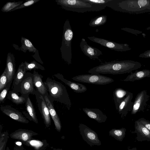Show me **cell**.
I'll return each instance as SVG.
<instances>
[{
    "label": "cell",
    "instance_id": "35",
    "mask_svg": "<svg viewBox=\"0 0 150 150\" xmlns=\"http://www.w3.org/2000/svg\"><path fill=\"white\" fill-rule=\"evenodd\" d=\"M13 81L7 83L6 86L1 92L0 93V103L3 102L9 91L11 84Z\"/></svg>",
    "mask_w": 150,
    "mask_h": 150
},
{
    "label": "cell",
    "instance_id": "1",
    "mask_svg": "<svg viewBox=\"0 0 150 150\" xmlns=\"http://www.w3.org/2000/svg\"><path fill=\"white\" fill-rule=\"evenodd\" d=\"M142 64L131 60L115 61L106 62L94 67L87 72L91 74H120L129 73L141 68Z\"/></svg>",
    "mask_w": 150,
    "mask_h": 150
},
{
    "label": "cell",
    "instance_id": "15",
    "mask_svg": "<svg viewBox=\"0 0 150 150\" xmlns=\"http://www.w3.org/2000/svg\"><path fill=\"white\" fill-rule=\"evenodd\" d=\"M38 134V133L31 130L19 129L11 133L10 136L12 139L19 140L23 142L32 139L33 136Z\"/></svg>",
    "mask_w": 150,
    "mask_h": 150
},
{
    "label": "cell",
    "instance_id": "4",
    "mask_svg": "<svg viewBox=\"0 0 150 150\" xmlns=\"http://www.w3.org/2000/svg\"><path fill=\"white\" fill-rule=\"evenodd\" d=\"M74 33L69 20L65 21L63 26L62 39L60 48L62 59L68 64L71 63V42Z\"/></svg>",
    "mask_w": 150,
    "mask_h": 150
},
{
    "label": "cell",
    "instance_id": "12",
    "mask_svg": "<svg viewBox=\"0 0 150 150\" xmlns=\"http://www.w3.org/2000/svg\"><path fill=\"white\" fill-rule=\"evenodd\" d=\"M0 109L4 114L18 122L25 124L29 122V121L21 112L11 106H1Z\"/></svg>",
    "mask_w": 150,
    "mask_h": 150
},
{
    "label": "cell",
    "instance_id": "19",
    "mask_svg": "<svg viewBox=\"0 0 150 150\" xmlns=\"http://www.w3.org/2000/svg\"><path fill=\"white\" fill-rule=\"evenodd\" d=\"M54 76L69 86L75 92L78 93H82L86 91L87 90L86 87L85 85L81 83L68 80L64 78L62 74L57 73L54 74Z\"/></svg>",
    "mask_w": 150,
    "mask_h": 150
},
{
    "label": "cell",
    "instance_id": "9",
    "mask_svg": "<svg viewBox=\"0 0 150 150\" xmlns=\"http://www.w3.org/2000/svg\"><path fill=\"white\" fill-rule=\"evenodd\" d=\"M40 112L43 118L44 123L47 127L51 125L50 115L49 108L43 96L36 91L35 95Z\"/></svg>",
    "mask_w": 150,
    "mask_h": 150
},
{
    "label": "cell",
    "instance_id": "26",
    "mask_svg": "<svg viewBox=\"0 0 150 150\" xmlns=\"http://www.w3.org/2000/svg\"><path fill=\"white\" fill-rule=\"evenodd\" d=\"M90 3L91 5L90 12L98 11L104 9L107 7L111 0H83Z\"/></svg>",
    "mask_w": 150,
    "mask_h": 150
},
{
    "label": "cell",
    "instance_id": "11",
    "mask_svg": "<svg viewBox=\"0 0 150 150\" xmlns=\"http://www.w3.org/2000/svg\"><path fill=\"white\" fill-rule=\"evenodd\" d=\"M36 90L34 88L33 73L26 72L21 82L20 92L21 95L29 96L35 95Z\"/></svg>",
    "mask_w": 150,
    "mask_h": 150
},
{
    "label": "cell",
    "instance_id": "36",
    "mask_svg": "<svg viewBox=\"0 0 150 150\" xmlns=\"http://www.w3.org/2000/svg\"><path fill=\"white\" fill-rule=\"evenodd\" d=\"M7 83L6 69L5 68L0 78V91H1L6 86Z\"/></svg>",
    "mask_w": 150,
    "mask_h": 150
},
{
    "label": "cell",
    "instance_id": "31",
    "mask_svg": "<svg viewBox=\"0 0 150 150\" xmlns=\"http://www.w3.org/2000/svg\"><path fill=\"white\" fill-rule=\"evenodd\" d=\"M107 16L102 15L92 18L90 22L89 25L91 27L98 26L104 24L107 21Z\"/></svg>",
    "mask_w": 150,
    "mask_h": 150
},
{
    "label": "cell",
    "instance_id": "32",
    "mask_svg": "<svg viewBox=\"0 0 150 150\" xmlns=\"http://www.w3.org/2000/svg\"><path fill=\"white\" fill-rule=\"evenodd\" d=\"M24 63L26 71H31L32 69H39L42 70H45V69L43 66L34 60L30 62L25 61Z\"/></svg>",
    "mask_w": 150,
    "mask_h": 150
},
{
    "label": "cell",
    "instance_id": "18",
    "mask_svg": "<svg viewBox=\"0 0 150 150\" xmlns=\"http://www.w3.org/2000/svg\"><path fill=\"white\" fill-rule=\"evenodd\" d=\"M43 96L49 108L50 115L54 122L55 129L58 132H60L62 128L61 121L54 107V105L50 100L48 92Z\"/></svg>",
    "mask_w": 150,
    "mask_h": 150
},
{
    "label": "cell",
    "instance_id": "41",
    "mask_svg": "<svg viewBox=\"0 0 150 150\" xmlns=\"http://www.w3.org/2000/svg\"><path fill=\"white\" fill-rule=\"evenodd\" d=\"M15 145L14 148L13 150H25L24 147L22 145Z\"/></svg>",
    "mask_w": 150,
    "mask_h": 150
},
{
    "label": "cell",
    "instance_id": "28",
    "mask_svg": "<svg viewBox=\"0 0 150 150\" xmlns=\"http://www.w3.org/2000/svg\"><path fill=\"white\" fill-rule=\"evenodd\" d=\"M19 93L13 90L9 91L7 95V98L16 105L21 104L25 103L29 96L21 95L19 96Z\"/></svg>",
    "mask_w": 150,
    "mask_h": 150
},
{
    "label": "cell",
    "instance_id": "23",
    "mask_svg": "<svg viewBox=\"0 0 150 150\" xmlns=\"http://www.w3.org/2000/svg\"><path fill=\"white\" fill-rule=\"evenodd\" d=\"M150 77V70L144 69L136 70L134 72L130 73L126 78L123 80L124 81H134L139 80L146 77Z\"/></svg>",
    "mask_w": 150,
    "mask_h": 150
},
{
    "label": "cell",
    "instance_id": "20",
    "mask_svg": "<svg viewBox=\"0 0 150 150\" xmlns=\"http://www.w3.org/2000/svg\"><path fill=\"white\" fill-rule=\"evenodd\" d=\"M5 68L7 77V83H8L13 81L16 73L14 56L11 52H9L7 54Z\"/></svg>",
    "mask_w": 150,
    "mask_h": 150
},
{
    "label": "cell",
    "instance_id": "2",
    "mask_svg": "<svg viewBox=\"0 0 150 150\" xmlns=\"http://www.w3.org/2000/svg\"><path fill=\"white\" fill-rule=\"evenodd\" d=\"M107 7L117 11L139 14L150 12V0H111Z\"/></svg>",
    "mask_w": 150,
    "mask_h": 150
},
{
    "label": "cell",
    "instance_id": "21",
    "mask_svg": "<svg viewBox=\"0 0 150 150\" xmlns=\"http://www.w3.org/2000/svg\"><path fill=\"white\" fill-rule=\"evenodd\" d=\"M85 113L90 118L94 119L99 123L105 122L107 117L99 109L97 108H83Z\"/></svg>",
    "mask_w": 150,
    "mask_h": 150
},
{
    "label": "cell",
    "instance_id": "14",
    "mask_svg": "<svg viewBox=\"0 0 150 150\" xmlns=\"http://www.w3.org/2000/svg\"><path fill=\"white\" fill-rule=\"evenodd\" d=\"M133 96V93L129 92L119 105L117 111L122 119L124 118L132 110L134 102H132V100Z\"/></svg>",
    "mask_w": 150,
    "mask_h": 150
},
{
    "label": "cell",
    "instance_id": "25",
    "mask_svg": "<svg viewBox=\"0 0 150 150\" xmlns=\"http://www.w3.org/2000/svg\"><path fill=\"white\" fill-rule=\"evenodd\" d=\"M22 142L26 146L33 148L35 150H45L49 146V144L45 140H41L32 139Z\"/></svg>",
    "mask_w": 150,
    "mask_h": 150
},
{
    "label": "cell",
    "instance_id": "30",
    "mask_svg": "<svg viewBox=\"0 0 150 150\" xmlns=\"http://www.w3.org/2000/svg\"><path fill=\"white\" fill-rule=\"evenodd\" d=\"M126 129L124 127L120 129H112L109 132V135L117 141L122 142L125 137Z\"/></svg>",
    "mask_w": 150,
    "mask_h": 150
},
{
    "label": "cell",
    "instance_id": "22",
    "mask_svg": "<svg viewBox=\"0 0 150 150\" xmlns=\"http://www.w3.org/2000/svg\"><path fill=\"white\" fill-rule=\"evenodd\" d=\"M33 81L35 90L40 94L44 96L48 92L47 89L43 82V76L34 70L33 73Z\"/></svg>",
    "mask_w": 150,
    "mask_h": 150
},
{
    "label": "cell",
    "instance_id": "27",
    "mask_svg": "<svg viewBox=\"0 0 150 150\" xmlns=\"http://www.w3.org/2000/svg\"><path fill=\"white\" fill-rule=\"evenodd\" d=\"M129 92L121 88H116L113 92V98L115 108L118 110L121 102L125 98Z\"/></svg>",
    "mask_w": 150,
    "mask_h": 150
},
{
    "label": "cell",
    "instance_id": "39",
    "mask_svg": "<svg viewBox=\"0 0 150 150\" xmlns=\"http://www.w3.org/2000/svg\"><path fill=\"white\" fill-rule=\"evenodd\" d=\"M121 29L122 30L127 32H128L130 33L137 35L138 34H140L142 33V31L138 30H135L134 29L129 28H122Z\"/></svg>",
    "mask_w": 150,
    "mask_h": 150
},
{
    "label": "cell",
    "instance_id": "24",
    "mask_svg": "<svg viewBox=\"0 0 150 150\" xmlns=\"http://www.w3.org/2000/svg\"><path fill=\"white\" fill-rule=\"evenodd\" d=\"M25 106L27 111L23 112V113L26 117L30 120L33 121L36 124L38 123L35 110L33 104L29 96L27 98L25 103Z\"/></svg>",
    "mask_w": 150,
    "mask_h": 150
},
{
    "label": "cell",
    "instance_id": "5",
    "mask_svg": "<svg viewBox=\"0 0 150 150\" xmlns=\"http://www.w3.org/2000/svg\"><path fill=\"white\" fill-rule=\"evenodd\" d=\"M55 1L65 10L78 13L90 12L91 7L90 3L83 0H56Z\"/></svg>",
    "mask_w": 150,
    "mask_h": 150
},
{
    "label": "cell",
    "instance_id": "40",
    "mask_svg": "<svg viewBox=\"0 0 150 150\" xmlns=\"http://www.w3.org/2000/svg\"><path fill=\"white\" fill-rule=\"evenodd\" d=\"M139 57L142 58H150V50H147L144 53L140 54Z\"/></svg>",
    "mask_w": 150,
    "mask_h": 150
},
{
    "label": "cell",
    "instance_id": "13",
    "mask_svg": "<svg viewBox=\"0 0 150 150\" xmlns=\"http://www.w3.org/2000/svg\"><path fill=\"white\" fill-rule=\"evenodd\" d=\"M80 47L84 54L91 59H98L99 57L103 54L100 50L88 44L84 38H82Z\"/></svg>",
    "mask_w": 150,
    "mask_h": 150
},
{
    "label": "cell",
    "instance_id": "16",
    "mask_svg": "<svg viewBox=\"0 0 150 150\" xmlns=\"http://www.w3.org/2000/svg\"><path fill=\"white\" fill-rule=\"evenodd\" d=\"M134 128L132 133L137 134L136 139L138 142L150 141V131L137 120L135 122Z\"/></svg>",
    "mask_w": 150,
    "mask_h": 150
},
{
    "label": "cell",
    "instance_id": "6",
    "mask_svg": "<svg viewBox=\"0 0 150 150\" xmlns=\"http://www.w3.org/2000/svg\"><path fill=\"white\" fill-rule=\"evenodd\" d=\"M71 78L81 82L100 85H105L114 81L112 78L99 74L80 75Z\"/></svg>",
    "mask_w": 150,
    "mask_h": 150
},
{
    "label": "cell",
    "instance_id": "7",
    "mask_svg": "<svg viewBox=\"0 0 150 150\" xmlns=\"http://www.w3.org/2000/svg\"><path fill=\"white\" fill-rule=\"evenodd\" d=\"M79 128L83 139L91 146L101 145V142L95 131L82 123L79 124Z\"/></svg>",
    "mask_w": 150,
    "mask_h": 150
},
{
    "label": "cell",
    "instance_id": "10",
    "mask_svg": "<svg viewBox=\"0 0 150 150\" xmlns=\"http://www.w3.org/2000/svg\"><path fill=\"white\" fill-rule=\"evenodd\" d=\"M149 98L146 90H142L139 93L134 99L131 114L135 115L139 112L143 111Z\"/></svg>",
    "mask_w": 150,
    "mask_h": 150
},
{
    "label": "cell",
    "instance_id": "43",
    "mask_svg": "<svg viewBox=\"0 0 150 150\" xmlns=\"http://www.w3.org/2000/svg\"><path fill=\"white\" fill-rule=\"evenodd\" d=\"M53 150H62V149H56V148H54L53 149Z\"/></svg>",
    "mask_w": 150,
    "mask_h": 150
},
{
    "label": "cell",
    "instance_id": "34",
    "mask_svg": "<svg viewBox=\"0 0 150 150\" xmlns=\"http://www.w3.org/2000/svg\"><path fill=\"white\" fill-rule=\"evenodd\" d=\"M8 133L5 132L1 133L0 131V150H5L6 144L9 137Z\"/></svg>",
    "mask_w": 150,
    "mask_h": 150
},
{
    "label": "cell",
    "instance_id": "29",
    "mask_svg": "<svg viewBox=\"0 0 150 150\" xmlns=\"http://www.w3.org/2000/svg\"><path fill=\"white\" fill-rule=\"evenodd\" d=\"M21 42V46L19 48V50H21L24 52H25L27 50H28L29 52L35 53L36 54L38 53V50L29 39L22 37Z\"/></svg>",
    "mask_w": 150,
    "mask_h": 150
},
{
    "label": "cell",
    "instance_id": "42",
    "mask_svg": "<svg viewBox=\"0 0 150 150\" xmlns=\"http://www.w3.org/2000/svg\"><path fill=\"white\" fill-rule=\"evenodd\" d=\"M137 149L136 147H133L131 149H129L128 150H137Z\"/></svg>",
    "mask_w": 150,
    "mask_h": 150
},
{
    "label": "cell",
    "instance_id": "17",
    "mask_svg": "<svg viewBox=\"0 0 150 150\" xmlns=\"http://www.w3.org/2000/svg\"><path fill=\"white\" fill-rule=\"evenodd\" d=\"M26 72L24 63L22 62L16 72L12 86V90L18 93L20 92L21 83Z\"/></svg>",
    "mask_w": 150,
    "mask_h": 150
},
{
    "label": "cell",
    "instance_id": "3",
    "mask_svg": "<svg viewBox=\"0 0 150 150\" xmlns=\"http://www.w3.org/2000/svg\"><path fill=\"white\" fill-rule=\"evenodd\" d=\"M44 83L49 93V98L53 105L57 101L64 105L69 110L71 103L66 87L60 82L47 77Z\"/></svg>",
    "mask_w": 150,
    "mask_h": 150
},
{
    "label": "cell",
    "instance_id": "38",
    "mask_svg": "<svg viewBox=\"0 0 150 150\" xmlns=\"http://www.w3.org/2000/svg\"><path fill=\"white\" fill-rule=\"evenodd\" d=\"M137 120L150 131V121L144 118H141Z\"/></svg>",
    "mask_w": 150,
    "mask_h": 150
},
{
    "label": "cell",
    "instance_id": "8",
    "mask_svg": "<svg viewBox=\"0 0 150 150\" xmlns=\"http://www.w3.org/2000/svg\"><path fill=\"white\" fill-rule=\"evenodd\" d=\"M87 38L92 42L98 43L111 50L118 52H125L131 50L129 45L126 43H119L112 41L94 36L88 37Z\"/></svg>",
    "mask_w": 150,
    "mask_h": 150
},
{
    "label": "cell",
    "instance_id": "37",
    "mask_svg": "<svg viewBox=\"0 0 150 150\" xmlns=\"http://www.w3.org/2000/svg\"><path fill=\"white\" fill-rule=\"evenodd\" d=\"M39 1H40V0H31L27 1L16 8L12 10L10 12L30 6L37 3Z\"/></svg>",
    "mask_w": 150,
    "mask_h": 150
},
{
    "label": "cell",
    "instance_id": "33",
    "mask_svg": "<svg viewBox=\"0 0 150 150\" xmlns=\"http://www.w3.org/2000/svg\"><path fill=\"white\" fill-rule=\"evenodd\" d=\"M23 1L8 2L2 7L1 10L4 12L10 11L12 10L15 8L22 3Z\"/></svg>",
    "mask_w": 150,
    "mask_h": 150
},
{
    "label": "cell",
    "instance_id": "44",
    "mask_svg": "<svg viewBox=\"0 0 150 150\" xmlns=\"http://www.w3.org/2000/svg\"><path fill=\"white\" fill-rule=\"evenodd\" d=\"M6 150H10V149L8 146H7L6 148Z\"/></svg>",
    "mask_w": 150,
    "mask_h": 150
}]
</instances>
